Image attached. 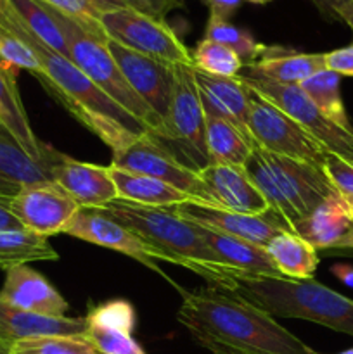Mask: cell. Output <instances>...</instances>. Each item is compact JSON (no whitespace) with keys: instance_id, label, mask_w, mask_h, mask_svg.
I'll return each mask as SVG.
<instances>
[{"instance_id":"47","label":"cell","mask_w":353,"mask_h":354,"mask_svg":"<svg viewBox=\"0 0 353 354\" xmlns=\"http://www.w3.org/2000/svg\"><path fill=\"white\" fill-rule=\"evenodd\" d=\"M19 190H21V185H17V183L14 182H9V180L0 176V199H9V197L16 196Z\"/></svg>"},{"instance_id":"32","label":"cell","mask_w":353,"mask_h":354,"mask_svg":"<svg viewBox=\"0 0 353 354\" xmlns=\"http://www.w3.org/2000/svg\"><path fill=\"white\" fill-rule=\"evenodd\" d=\"M204 38L218 41V44L230 48L232 52L239 55V59H241L244 66L255 62L262 55L263 48H265V45L256 41L249 31L235 26L230 21L208 19Z\"/></svg>"},{"instance_id":"1","label":"cell","mask_w":353,"mask_h":354,"mask_svg":"<svg viewBox=\"0 0 353 354\" xmlns=\"http://www.w3.org/2000/svg\"><path fill=\"white\" fill-rule=\"evenodd\" d=\"M182 294L176 320L213 354H318L275 318L215 287Z\"/></svg>"},{"instance_id":"46","label":"cell","mask_w":353,"mask_h":354,"mask_svg":"<svg viewBox=\"0 0 353 354\" xmlns=\"http://www.w3.org/2000/svg\"><path fill=\"white\" fill-rule=\"evenodd\" d=\"M100 14L109 12V10H118V9H130L127 6L125 0H89Z\"/></svg>"},{"instance_id":"43","label":"cell","mask_w":353,"mask_h":354,"mask_svg":"<svg viewBox=\"0 0 353 354\" xmlns=\"http://www.w3.org/2000/svg\"><path fill=\"white\" fill-rule=\"evenodd\" d=\"M19 26V17H17L16 12L12 10L9 0H0V28L9 31V33L16 35Z\"/></svg>"},{"instance_id":"17","label":"cell","mask_w":353,"mask_h":354,"mask_svg":"<svg viewBox=\"0 0 353 354\" xmlns=\"http://www.w3.org/2000/svg\"><path fill=\"white\" fill-rule=\"evenodd\" d=\"M199 176L217 207L241 214H263L269 211L265 197L251 182L244 166L210 165L201 169Z\"/></svg>"},{"instance_id":"19","label":"cell","mask_w":353,"mask_h":354,"mask_svg":"<svg viewBox=\"0 0 353 354\" xmlns=\"http://www.w3.org/2000/svg\"><path fill=\"white\" fill-rule=\"evenodd\" d=\"M322 69H325V54H307L280 45H265L262 55L251 64L242 66L239 76L279 85H301Z\"/></svg>"},{"instance_id":"55","label":"cell","mask_w":353,"mask_h":354,"mask_svg":"<svg viewBox=\"0 0 353 354\" xmlns=\"http://www.w3.org/2000/svg\"><path fill=\"white\" fill-rule=\"evenodd\" d=\"M0 127H2V124H0Z\"/></svg>"},{"instance_id":"49","label":"cell","mask_w":353,"mask_h":354,"mask_svg":"<svg viewBox=\"0 0 353 354\" xmlns=\"http://www.w3.org/2000/svg\"><path fill=\"white\" fill-rule=\"evenodd\" d=\"M334 272L341 273V275L338 277L343 282L348 283V286H353V268H341V266H338V268H334Z\"/></svg>"},{"instance_id":"27","label":"cell","mask_w":353,"mask_h":354,"mask_svg":"<svg viewBox=\"0 0 353 354\" xmlns=\"http://www.w3.org/2000/svg\"><path fill=\"white\" fill-rule=\"evenodd\" d=\"M204 131L210 165L244 166L253 149L258 147L241 128L221 118L204 114Z\"/></svg>"},{"instance_id":"39","label":"cell","mask_w":353,"mask_h":354,"mask_svg":"<svg viewBox=\"0 0 353 354\" xmlns=\"http://www.w3.org/2000/svg\"><path fill=\"white\" fill-rule=\"evenodd\" d=\"M322 171L338 194L346 199H353V162L346 161L341 156L329 152L325 158Z\"/></svg>"},{"instance_id":"36","label":"cell","mask_w":353,"mask_h":354,"mask_svg":"<svg viewBox=\"0 0 353 354\" xmlns=\"http://www.w3.org/2000/svg\"><path fill=\"white\" fill-rule=\"evenodd\" d=\"M0 66L14 71L26 69L35 76L42 73V62L33 48L2 28H0Z\"/></svg>"},{"instance_id":"35","label":"cell","mask_w":353,"mask_h":354,"mask_svg":"<svg viewBox=\"0 0 353 354\" xmlns=\"http://www.w3.org/2000/svg\"><path fill=\"white\" fill-rule=\"evenodd\" d=\"M87 324L92 327L132 334L135 327V310L128 301L113 299L92 308L87 315Z\"/></svg>"},{"instance_id":"34","label":"cell","mask_w":353,"mask_h":354,"mask_svg":"<svg viewBox=\"0 0 353 354\" xmlns=\"http://www.w3.org/2000/svg\"><path fill=\"white\" fill-rule=\"evenodd\" d=\"M7 354H99L83 335H44L17 341Z\"/></svg>"},{"instance_id":"33","label":"cell","mask_w":353,"mask_h":354,"mask_svg":"<svg viewBox=\"0 0 353 354\" xmlns=\"http://www.w3.org/2000/svg\"><path fill=\"white\" fill-rule=\"evenodd\" d=\"M194 68L215 76L235 78L242 71V61L235 52L218 41L203 38L192 50Z\"/></svg>"},{"instance_id":"12","label":"cell","mask_w":353,"mask_h":354,"mask_svg":"<svg viewBox=\"0 0 353 354\" xmlns=\"http://www.w3.org/2000/svg\"><path fill=\"white\" fill-rule=\"evenodd\" d=\"M21 227L42 237L64 234L80 206L55 182L21 187L16 196L3 201Z\"/></svg>"},{"instance_id":"24","label":"cell","mask_w":353,"mask_h":354,"mask_svg":"<svg viewBox=\"0 0 353 354\" xmlns=\"http://www.w3.org/2000/svg\"><path fill=\"white\" fill-rule=\"evenodd\" d=\"M194 227H196L199 237L211 249V252L227 268L234 270L244 277H270V279L282 277L270 259V256L266 254L265 248H260V245L232 237V235L221 234V232H215L211 228L201 227L197 223H194Z\"/></svg>"},{"instance_id":"40","label":"cell","mask_w":353,"mask_h":354,"mask_svg":"<svg viewBox=\"0 0 353 354\" xmlns=\"http://www.w3.org/2000/svg\"><path fill=\"white\" fill-rule=\"evenodd\" d=\"M125 2L130 9L158 21H165L172 10L182 7V0H125Z\"/></svg>"},{"instance_id":"51","label":"cell","mask_w":353,"mask_h":354,"mask_svg":"<svg viewBox=\"0 0 353 354\" xmlns=\"http://www.w3.org/2000/svg\"><path fill=\"white\" fill-rule=\"evenodd\" d=\"M246 2H251V3H260V6H262V3H269V2H273V0H246Z\"/></svg>"},{"instance_id":"28","label":"cell","mask_w":353,"mask_h":354,"mask_svg":"<svg viewBox=\"0 0 353 354\" xmlns=\"http://www.w3.org/2000/svg\"><path fill=\"white\" fill-rule=\"evenodd\" d=\"M265 251L280 275L291 280H310L320 261L317 249L291 232L275 235L265 245Z\"/></svg>"},{"instance_id":"9","label":"cell","mask_w":353,"mask_h":354,"mask_svg":"<svg viewBox=\"0 0 353 354\" xmlns=\"http://www.w3.org/2000/svg\"><path fill=\"white\" fill-rule=\"evenodd\" d=\"M100 24L111 40L172 66H194L192 52L166 24L134 9L100 14Z\"/></svg>"},{"instance_id":"26","label":"cell","mask_w":353,"mask_h":354,"mask_svg":"<svg viewBox=\"0 0 353 354\" xmlns=\"http://www.w3.org/2000/svg\"><path fill=\"white\" fill-rule=\"evenodd\" d=\"M62 158L59 152L57 158L51 161H38L19 147L16 140L0 127V176L21 187L37 185V183L54 182V168Z\"/></svg>"},{"instance_id":"53","label":"cell","mask_w":353,"mask_h":354,"mask_svg":"<svg viewBox=\"0 0 353 354\" xmlns=\"http://www.w3.org/2000/svg\"><path fill=\"white\" fill-rule=\"evenodd\" d=\"M348 204H350V207H352V213H353V199H348Z\"/></svg>"},{"instance_id":"41","label":"cell","mask_w":353,"mask_h":354,"mask_svg":"<svg viewBox=\"0 0 353 354\" xmlns=\"http://www.w3.org/2000/svg\"><path fill=\"white\" fill-rule=\"evenodd\" d=\"M325 69L339 76H353V44L325 54Z\"/></svg>"},{"instance_id":"8","label":"cell","mask_w":353,"mask_h":354,"mask_svg":"<svg viewBox=\"0 0 353 354\" xmlns=\"http://www.w3.org/2000/svg\"><path fill=\"white\" fill-rule=\"evenodd\" d=\"M248 130L258 147L310 165L324 166L329 151L286 113L249 88Z\"/></svg>"},{"instance_id":"16","label":"cell","mask_w":353,"mask_h":354,"mask_svg":"<svg viewBox=\"0 0 353 354\" xmlns=\"http://www.w3.org/2000/svg\"><path fill=\"white\" fill-rule=\"evenodd\" d=\"M0 297L19 310L42 317L62 318L69 310V304L57 289L28 265L7 270Z\"/></svg>"},{"instance_id":"52","label":"cell","mask_w":353,"mask_h":354,"mask_svg":"<svg viewBox=\"0 0 353 354\" xmlns=\"http://www.w3.org/2000/svg\"><path fill=\"white\" fill-rule=\"evenodd\" d=\"M338 354H353V348L346 349V351H341V353H338Z\"/></svg>"},{"instance_id":"48","label":"cell","mask_w":353,"mask_h":354,"mask_svg":"<svg viewBox=\"0 0 353 354\" xmlns=\"http://www.w3.org/2000/svg\"><path fill=\"white\" fill-rule=\"evenodd\" d=\"M338 17H339V21H343V23L348 24L353 31V0L346 2L345 6L338 10Z\"/></svg>"},{"instance_id":"31","label":"cell","mask_w":353,"mask_h":354,"mask_svg":"<svg viewBox=\"0 0 353 354\" xmlns=\"http://www.w3.org/2000/svg\"><path fill=\"white\" fill-rule=\"evenodd\" d=\"M300 86L327 120L353 133V124L346 114L341 97V76L338 73L322 69L305 80Z\"/></svg>"},{"instance_id":"22","label":"cell","mask_w":353,"mask_h":354,"mask_svg":"<svg viewBox=\"0 0 353 354\" xmlns=\"http://www.w3.org/2000/svg\"><path fill=\"white\" fill-rule=\"evenodd\" d=\"M85 330V317H42L19 310L0 297V348L6 351L23 339L44 335H83Z\"/></svg>"},{"instance_id":"15","label":"cell","mask_w":353,"mask_h":354,"mask_svg":"<svg viewBox=\"0 0 353 354\" xmlns=\"http://www.w3.org/2000/svg\"><path fill=\"white\" fill-rule=\"evenodd\" d=\"M64 234L80 239V241L90 242V244L100 245V248L111 249V251L121 252L165 277L163 270L158 266V254L147 244H144L137 235L132 234L127 227L114 221L113 218L106 216L96 207L80 209L75 218L69 221Z\"/></svg>"},{"instance_id":"50","label":"cell","mask_w":353,"mask_h":354,"mask_svg":"<svg viewBox=\"0 0 353 354\" xmlns=\"http://www.w3.org/2000/svg\"><path fill=\"white\" fill-rule=\"evenodd\" d=\"M338 249H353V235L352 237L345 239V241L338 245Z\"/></svg>"},{"instance_id":"6","label":"cell","mask_w":353,"mask_h":354,"mask_svg":"<svg viewBox=\"0 0 353 354\" xmlns=\"http://www.w3.org/2000/svg\"><path fill=\"white\" fill-rule=\"evenodd\" d=\"M47 7L61 26L62 35H64L69 50V61L80 71L85 73L118 106L123 107L138 123L144 124L147 128V135L159 137L163 133V120L128 85L127 78L118 68L111 52L107 50V45L87 33L71 17L52 9L51 6Z\"/></svg>"},{"instance_id":"13","label":"cell","mask_w":353,"mask_h":354,"mask_svg":"<svg viewBox=\"0 0 353 354\" xmlns=\"http://www.w3.org/2000/svg\"><path fill=\"white\" fill-rule=\"evenodd\" d=\"M106 45L128 85L165 121L175 85V66L132 50L111 38Z\"/></svg>"},{"instance_id":"44","label":"cell","mask_w":353,"mask_h":354,"mask_svg":"<svg viewBox=\"0 0 353 354\" xmlns=\"http://www.w3.org/2000/svg\"><path fill=\"white\" fill-rule=\"evenodd\" d=\"M314 6L317 7V10L320 12V16L324 17L325 21H339L338 10L345 6L350 0H311Z\"/></svg>"},{"instance_id":"3","label":"cell","mask_w":353,"mask_h":354,"mask_svg":"<svg viewBox=\"0 0 353 354\" xmlns=\"http://www.w3.org/2000/svg\"><path fill=\"white\" fill-rule=\"evenodd\" d=\"M17 38L26 41L42 62V73L37 78L45 88L92 133H96L111 151H120L147 133V128L132 114L118 106L104 93L85 73L80 71L68 57L55 54L33 35L21 28Z\"/></svg>"},{"instance_id":"45","label":"cell","mask_w":353,"mask_h":354,"mask_svg":"<svg viewBox=\"0 0 353 354\" xmlns=\"http://www.w3.org/2000/svg\"><path fill=\"white\" fill-rule=\"evenodd\" d=\"M3 201L6 199H0V230H16V228H23L19 221L16 220V216L7 209Z\"/></svg>"},{"instance_id":"14","label":"cell","mask_w":353,"mask_h":354,"mask_svg":"<svg viewBox=\"0 0 353 354\" xmlns=\"http://www.w3.org/2000/svg\"><path fill=\"white\" fill-rule=\"evenodd\" d=\"M170 209L183 220L194 221L201 227L242 239V241L251 242L260 248H265L275 235L287 232L286 227L273 216L272 211H266L263 214H241L210 206V204L196 203L192 199L172 206Z\"/></svg>"},{"instance_id":"21","label":"cell","mask_w":353,"mask_h":354,"mask_svg":"<svg viewBox=\"0 0 353 354\" xmlns=\"http://www.w3.org/2000/svg\"><path fill=\"white\" fill-rule=\"evenodd\" d=\"M291 234H296L315 249H338L345 239L353 235V213L348 199L334 192L320 206L298 221Z\"/></svg>"},{"instance_id":"30","label":"cell","mask_w":353,"mask_h":354,"mask_svg":"<svg viewBox=\"0 0 353 354\" xmlns=\"http://www.w3.org/2000/svg\"><path fill=\"white\" fill-rule=\"evenodd\" d=\"M9 3L28 33L55 54L69 59L68 44L61 26L45 3L40 0H9Z\"/></svg>"},{"instance_id":"18","label":"cell","mask_w":353,"mask_h":354,"mask_svg":"<svg viewBox=\"0 0 353 354\" xmlns=\"http://www.w3.org/2000/svg\"><path fill=\"white\" fill-rule=\"evenodd\" d=\"M54 182L68 192L80 209L102 207L118 199L109 166L90 165L62 154L54 168Z\"/></svg>"},{"instance_id":"10","label":"cell","mask_w":353,"mask_h":354,"mask_svg":"<svg viewBox=\"0 0 353 354\" xmlns=\"http://www.w3.org/2000/svg\"><path fill=\"white\" fill-rule=\"evenodd\" d=\"M239 78L248 88L258 93L270 104L279 107L291 120L296 121L303 130H307L315 140L320 142L329 152L341 156L346 161L353 162V133L343 130L336 123L324 116L300 85H279L266 80Z\"/></svg>"},{"instance_id":"54","label":"cell","mask_w":353,"mask_h":354,"mask_svg":"<svg viewBox=\"0 0 353 354\" xmlns=\"http://www.w3.org/2000/svg\"><path fill=\"white\" fill-rule=\"evenodd\" d=\"M0 354H7V351H6V349H2V348H0Z\"/></svg>"},{"instance_id":"7","label":"cell","mask_w":353,"mask_h":354,"mask_svg":"<svg viewBox=\"0 0 353 354\" xmlns=\"http://www.w3.org/2000/svg\"><path fill=\"white\" fill-rule=\"evenodd\" d=\"M151 137V135H149ZM180 165L199 173L210 166L204 131V111L194 82L192 66H175V85L163 133L151 137Z\"/></svg>"},{"instance_id":"2","label":"cell","mask_w":353,"mask_h":354,"mask_svg":"<svg viewBox=\"0 0 353 354\" xmlns=\"http://www.w3.org/2000/svg\"><path fill=\"white\" fill-rule=\"evenodd\" d=\"M106 216L127 227L158 254L159 261L179 265L203 277L210 287L230 292L244 275L227 268L199 237L192 221L173 213L170 207H154L114 199L96 207Z\"/></svg>"},{"instance_id":"37","label":"cell","mask_w":353,"mask_h":354,"mask_svg":"<svg viewBox=\"0 0 353 354\" xmlns=\"http://www.w3.org/2000/svg\"><path fill=\"white\" fill-rule=\"evenodd\" d=\"M40 2L47 3L52 9L71 17L87 33L92 35L97 40L104 41V44L109 40V37L104 31L102 24H100V12L89 0H40Z\"/></svg>"},{"instance_id":"11","label":"cell","mask_w":353,"mask_h":354,"mask_svg":"<svg viewBox=\"0 0 353 354\" xmlns=\"http://www.w3.org/2000/svg\"><path fill=\"white\" fill-rule=\"evenodd\" d=\"M111 165L116 166V168L158 178L179 189L180 192L187 194L196 203L215 206L213 197L208 192L199 173L180 165L166 149L156 144L147 133L135 138L127 147L114 151Z\"/></svg>"},{"instance_id":"23","label":"cell","mask_w":353,"mask_h":354,"mask_svg":"<svg viewBox=\"0 0 353 354\" xmlns=\"http://www.w3.org/2000/svg\"><path fill=\"white\" fill-rule=\"evenodd\" d=\"M0 124L26 154L38 161L57 158L59 151L38 140L31 128L16 83V71L0 66Z\"/></svg>"},{"instance_id":"4","label":"cell","mask_w":353,"mask_h":354,"mask_svg":"<svg viewBox=\"0 0 353 354\" xmlns=\"http://www.w3.org/2000/svg\"><path fill=\"white\" fill-rule=\"evenodd\" d=\"M230 294L273 318L307 320L353 337V299L314 279L242 277Z\"/></svg>"},{"instance_id":"38","label":"cell","mask_w":353,"mask_h":354,"mask_svg":"<svg viewBox=\"0 0 353 354\" xmlns=\"http://www.w3.org/2000/svg\"><path fill=\"white\" fill-rule=\"evenodd\" d=\"M83 337L99 354H145L138 342L132 337V334H125V332L107 330V328L92 327L87 324Z\"/></svg>"},{"instance_id":"5","label":"cell","mask_w":353,"mask_h":354,"mask_svg":"<svg viewBox=\"0 0 353 354\" xmlns=\"http://www.w3.org/2000/svg\"><path fill=\"white\" fill-rule=\"evenodd\" d=\"M244 169L287 232L336 192L322 168L262 147L253 149Z\"/></svg>"},{"instance_id":"29","label":"cell","mask_w":353,"mask_h":354,"mask_svg":"<svg viewBox=\"0 0 353 354\" xmlns=\"http://www.w3.org/2000/svg\"><path fill=\"white\" fill-rule=\"evenodd\" d=\"M59 254L47 237L26 228L0 230V270L7 272L31 261H57Z\"/></svg>"},{"instance_id":"20","label":"cell","mask_w":353,"mask_h":354,"mask_svg":"<svg viewBox=\"0 0 353 354\" xmlns=\"http://www.w3.org/2000/svg\"><path fill=\"white\" fill-rule=\"evenodd\" d=\"M192 75L204 114L227 120L228 123L235 124L251 137L248 130L249 88L239 76L225 78V76L208 75L194 66Z\"/></svg>"},{"instance_id":"42","label":"cell","mask_w":353,"mask_h":354,"mask_svg":"<svg viewBox=\"0 0 353 354\" xmlns=\"http://www.w3.org/2000/svg\"><path fill=\"white\" fill-rule=\"evenodd\" d=\"M204 2L210 9V19L228 21L237 12L244 0H204Z\"/></svg>"},{"instance_id":"25","label":"cell","mask_w":353,"mask_h":354,"mask_svg":"<svg viewBox=\"0 0 353 354\" xmlns=\"http://www.w3.org/2000/svg\"><path fill=\"white\" fill-rule=\"evenodd\" d=\"M111 178L118 190V199L154 207H172L190 201L187 194L152 176L128 171L109 165Z\"/></svg>"}]
</instances>
